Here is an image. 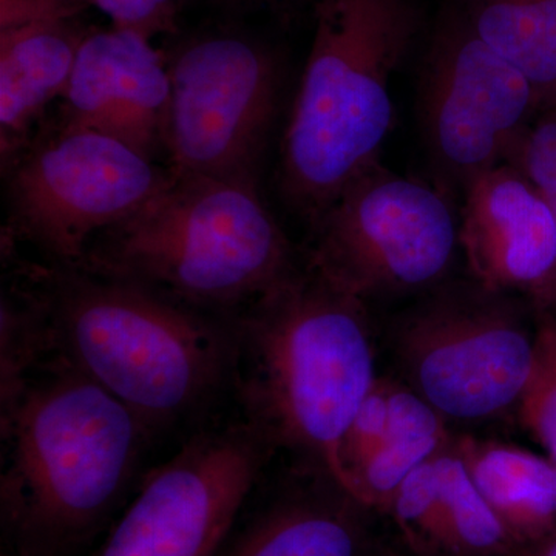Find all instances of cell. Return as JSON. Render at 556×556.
Instances as JSON below:
<instances>
[{"label":"cell","mask_w":556,"mask_h":556,"mask_svg":"<svg viewBox=\"0 0 556 556\" xmlns=\"http://www.w3.org/2000/svg\"><path fill=\"white\" fill-rule=\"evenodd\" d=\"M232 321L244 420L342 485L340 445L378 379L367 303L306 263Z\"/></svg>","instance_id":"1"},{"label":"cell","mask_w":556,"mask_h":556,"mask_svg":"<svg viewBox=\"0 0 556 556\" xmlns=\"http://www.w3.org/2000/svg\"><path fill=\"white\" fill-rule=\"evenodd\" d=\"M0 419L2 518L20 556H58L89 538L150 437L126 405L58 354Z\"/></svg>","instance_id":"2"},{"label":"cell","mask_w":556,"mask_h":556,"mask_svg":"<svg viewBox=\"0 0 556 556\" xmlns=\"http://www.w3.org/2000/svg\"><path fill=\"white\" fill-rule=\"evenodd\" d=\"M40 299L58 356L118 399L150 434L204 408L232 383V320L86 268H65Z\"/></svg>","instance_id":"3"},{"label":"cell","mask_w":556,"mask_h":556,"mask_svg":"<svg viewBox=\"0 0 556 556\" xmlns=\"http://www.w3.org/2000/svg\"><path fill=\"white\" fill-rule=\"evenodd\" d=\"M316 30L281 148L280 188L311 223L379 163L391 78L422 16L415 0H317Z\"/></svg>","instance_id":"4"},{"label":"cell","mask_w":556,"mask_h":556,"mask_svg":"<svg viewBox=\"0 0 556 556\" xmlns=\"http://www.w3.org/2000/svg\"><path fill=\"white\" fill-rule=\"evenodd\" d=\"M298 266L257 186L174 170L146 206L91 243L79 268L139 281L193 308H233Z\"/></svg>","instance_id":"5"},{"label":"cell","mask_w":556,"mask_h":556,"mask_svg":"<svg viewBox=\"0 0 556 556\" xmlns=\"http://www.w3.org/2000/svg\"><path fill=\"white\" fill-rule=\"evenodd\" d=\"M529 303L470 281H444L399 314L388 348L402 380L447 422L518 412L536 361Z\"/></svg>","instance_id":"6"},{"label":"cell","mask_w":556,"mask_h":556,"mask_svg":"<svg viewBox=\"0 0 556 556\" xmlns=\"http://www.w3.org/2000/svg\"><path fill=\"white\" fill-rule=\"evenodd\" d=\"M306 263L362 302L426 294L447 281L459 219L439 186L382 163L354 179L313 225Z\"/></svg>","instance_id":"7"},{"label":"cell","mask_w":556,"mask_h":556,"mask_svg":"<svg viewBox=\"0 0 556 556\" xmlns=\"http://www.w3.org/2000/svg\"><path fill=\"white\" fill-rule=\"evenodd\" d=\"M164 149L179 174L252 182L276 115L280 68L265 43L208 33L175 50Z\"/></svg>","instance_id":"8"},{"label":"cell","mask_w":556,"mask_h":556,"mask_svg":"<svg viewBox=\"0 0 556 556\" xmlns=\"http://www.w3.org/2000/svg\"><path fill=\"white\" fill-rule=\"evenodd\" d=\"M172 175L119 139L64 124L11 172L14 223L62 266L79 268L93 240L137 214Z\"/></svg>","instance_id":"9"},{"label":"cell","mask_w":556,"mask_h":556,"mask_svg":"<svg viewBox=\"0 0 556 556\" xmlns=\"http://www.w3.org/2000/svg\"><path fill=\"white\" fill-rule=\"evenodd\" d=\"M540 112L530 80L478 38L464 11L445 14L420 84L424 138L442 189L464 190L506 163Z\"/></svg>","instance_id":"10"},{"label":"cell","mask_w":556,"mask_h":556,"mask_svg":"<svg viewBox=\"0 0 556 556\" xmlns=\"http://www.w3.org/2000/svg\"><path fill=\"white\" fill-rule=\"evenodd\" d=\"M274 453L247 420L190 439L149 475L97 556H217Z\"/></svg>","instance_id":"11"},{"label":"cell","mask_w":556,"mask_h":556,"mask_svg":"<svg viewBox=\"0 0 556 556\" xmlns=\"http://www.w3.org/2000/svg\"><path fill=\"white\" fill-rule=\"evenodd\" d=\"M463 193L459 244L470 277L526 300L535 316L556 318V218L540 190L503 163Z\"/></svg>","instance_id":"12"},{"label":"cell","mask_w":556,"mask_h":556,"mask_svg":"<svg viewBox=\"0 0 556 556\" xmlns=\"http://www.w3.org/2000/svg\"><path fill=\"white\" fill-rule=\"evenodd\" d=\"M167 61L138 33L93 30L80 43L64 94L65 124L101 131L152 159L164 148Z\"/></svg>","instance_id":"13"},{"label":"cell","mask_w":556,"mask_h":556,"mask_svg":"<svg viewBox=\"0 0 556 556\" xmlns=\"http://www.w3.org/2000/svg\"><path fill=\"white\" fill-rule=\"evenodd\" d=\"M367 511L327 471L299 464L292 485L217 556H368Z\"/></svg>","instance_id":"14"},{"label":"cell","mask_w":556,"mask_h":556,"mask_svg":"<svg viewBox=\"0 0 556 556\" xmlns=\"http://www.w3.org/2000/svg\"><path fill=\"white\" fill-rule=\"evenodd\" d=\"M86 36L75 17L0 28L3 155L20 146L51 101L64 98Z\"/></svg>","instance_id":"15"},{"label":"cell","mask_w":556,"mask_h":556,"mask_svg":"<svg viewBox=\"0 0 556 556\" xmlns=\"http://www.w3.org/2000/svg\"><path fill=\"white\" fill-rule=\"evenodd\" d=\"M468 475L522 548L556 532V464L530 450L455 437Z\"/></svg>","instance_id":"16"},{"label":"cell","mask_w":556,"mask_h":556,"mask_svg":"<svg viewBox=\"0 0 556 556\" xmlns=\"http://www.w3.org/2000/svg\"><path fill=\"white\" fill-rule=\"evenodd\" d=\"M452 439L447 420L426 399L402 380L391 379L386 437L348 471L345 490L368 510L388 511L402 482L447 448Z\"/></svg>","instance_id":"17"},{"label":"cell","mask_w":556,"mask_h":556,"mask_svg":"<svg viewBox=\"0 0 556 556\" xmlns=\"http://www.w3.org/2000/svg\"><path fill=\"white\" fill-rule=\"evenodd\" d=\"M479 39L532 84L541 110L556 102V0H466Z\"/></svg>","instance_id":"18"},{"label":"cell","mask_w":556,"mask_h":556,"mask_svg":"<svg viewBox=\"0 0 556 556\" xmlns=\"http://www.w3.org/2000/svg\"><path fill=\"white\" fill-rule=\"evenodd\" d=\"M441 468L442 556H518L521 547L468 475L455 437L441 453Z\"/></svg>","instance_id":"19"},{"label":"cell","mask_w":556,"mask_h":556,"mask_svg":"<svg viewBox=\"0 0 556 556\" xmlns=\"http://www.w3.org/2000/svg\"><path fill=\"white\" fill-rule=\"evenodd\" d=\"M56 356L49 314L42 299L14 303L2 300L0 336V416L20 401L28 382L35 378L46 358Z\"/></svg>","instance_id":"20"},{"label":"cell","mask_w":556,"mask_h":556,"mask_svg":"<svg viewBox=\"0 0 556 556\" xmlns=\"http://www.w3.org/2000/svg\"><path fill=\"white\" fill-rule=\"evenodd\" d=\"M441 453L402 482L388 508L408 546L420 556H442Z\"/></svg>","instance_id":"21"},{"label":"cell","mask_w":556,"mask_h":556,"mask_svg":"<svg viewBox=\"0 0 556 556\" xmlns=\"http://www.w3.org/2000/svg\"><path fill=\"white\" fill-rule=\"evenodd\" d=\"M536 317V361L518 416L556 464V318Z\"/></svg>","instance_id":"22"},{"label":"cell","mask_w":556,"mask_h":556,"mask_svg":"<svg viewBox=\"0 0 556 556\" xmlns=\"http://www.w3.org/2000/svg\"><path fill=\"white\" fill-rule=\"evenodd\" d=\"M506 163L535 185L556 218V102L538 113Z\"/></svg>","instance_id":"23"},{"label":"cell","mask_w":556,"mask_h":556,"mask_svg":"<svg viewBox=\"0 0 556 556\" xmlns=\"http://www.w3.org/2000/svg\"><path fill=\"white\" fill-rule=\"evenodd\" d=\"M102 11L113 28L134 31L152 39L175 30V22L185 0H84Z\"/></svg>","instance_id":"24"},{"label":"cell","mask_w":556,"mask_h":556,"mask_svg":"<svg viewBox=\"0 0 556 556\" xmlns=\"http://www.w3.org/2000/svg\"><path fill=\"white\" fill-rule=\"evenodd\" d=\"M84 0H0V28L76 17Z\"/></svg>","instance_id":"25"},{"label":"cell","mask_w":556,"mask_h":556,"mask_svg":"<svg viewBox=\"0 0 556 556\" xmlns=\"http://www.w3.org/2000/svg\"><path fill=\"white\" fill-rule=\"evenodd\" d=\"M518 556H556V532L532 546L522 548Z\"/></svg>","instance_id":"26"},{"label":"cell","mask_w":556,"mask_h":556,"mask_svg":"<svg viewBox=\"0 0 556 556\" xmlns=\"http://www.w3.org/2000/svg\"><path fill=\"white\" fill-rule=\"evenodd\" d=\"M228 3H236V5H255V3L276 2V0H225Z\"/></svg>","instance_id":"27"},{"label":"cell","mask_w":556,"mask_h":556,"mask_svg":"<svg viewBox=\"0 0 556 556\" xmlns=\"http://www.w3.org/2000/svg\"><path fill=\"white\" fill-rule=\"evenodd\" d=\"M2 556H13V555H2ZM17 556H20V555H17Z\"/></svg>","instance_id":"28"}]
</instances>
